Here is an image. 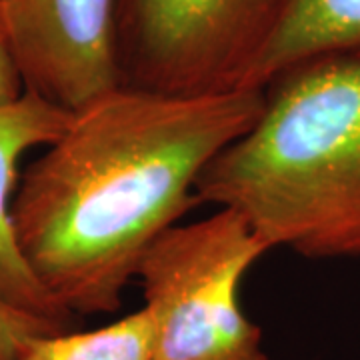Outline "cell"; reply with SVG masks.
I'll return each instance as SVG.
<instances>
[{"instance_id":"obj_3","label":"cell","mask_w":360,"mask_h":360,"mask_svg":"<svg viewBox=\"0 0 360 360\" xmlns=\"http://www.w3.org/2000/svg\"><path fill=\"white\" fill-rule=\"evenodd\" d=\"M272 250L232 208L167 231L139 269L155 360H269L240 307L248 269Z\"/></svg>"},{"instance_id":"obj_5","label":"cell","mask_w":360,"mask_h":360,"mask_svg":"<svg viewBox=\"0 0 360 360\" xmlns=\"http://www.w3.org/2000/svg\"><path fill=\"white\" fill-rule=\"evenodd\" d=\"M26 92L77 112L120 86L116 0H0Z\"/></svg>"},{"instance_id":"obj_9","label":"cell","mask_w":360,"mask_h":360,"mask_svg":"<svg viewBox=\"0 0 360 360\" xmlns=\"http://www.w3.org/2000/svg\"><path fill=\"white\" fill-rule=\"evenodd\" d=\"M60 330L28 316L0 300V360H20V352L34 336L58 335Z\"/></svg>"},{"instance_id":"obj_7","label":"cell","mask_w":360,"mask_h":360,"mask_svg":"<svg viewBox=\"0 0 360 360\" xmlns=\"http://www.w3.org/2000/svg\"><path fill=\"white\" fill-rule=\"evenodd\" d=\"M333 56H360V0H290L245 89H264L295 66Z\"/></svg>"},{"instance_id":"obj_2","label":"cell","mask_w":360,"mask_h":360,"mask_svg":"<svg viewBox=\"0 0 360 360\" xmlns=\"http://www.w3.org/2000/svg\"><path fill=\"white\" fill-rule=\"evenodd\" d=\"M196 196L240 212L270 248L359 258L360 56L270 80L255 127L210 160Z\"/></svg>"},{"instance_id":"obj_1","label":"cell","mask_w":360,"mask_h":360,"mask_svg":"<svg viewBox=\"0 0 360 360\" xmlns=\"http://www.w3.org/2000/svg\"><path fill=\"white\" fill-rule=\"evenodd\" d=\"M262 108L264 89L118 86L72 112L14 193V236L30 270L75 316L118 310L150 246L200 205L202 170Z\"/></svg>"},{"instance_id":"obj_4","label":"cell","mask_w":360,"mask_h":360,"mask_svg":"<svg viewBox=\"0 0 360 360\" xmlns=\"http://www.w3.org/2000/svg\"><path fill=\"white\" fill-rule=\"evenodd\" d=\"M290 0H116L120 86L160 94L245 89Z\"/></svg>"},{"instance_id":"obj_10","label":"cell","mask_w":360,"mask_h":360,"mask_svg":"<svg viewBox=\"0 0 360 360\" xmlns=\"http://www.w3.org/2000/svg\"><path fill=\"white\" fill-rule=\"evenodd\" d=\"M22 94H25V84L14 60L11 40L2 18V8H0V104L13 103Z\"/></svg>"},{"instance_id":"obj_8","label":"cell","mask_w":360,"mask_h":360,"mask_svg":"<svg viewBox=\"0 0 360 360\" xmlns=\"http://www.w3.org/2000/svg\"><path fill=\"white\" fill-rule=\"evenodd\" d=\"M20 360H155V330L144 309L90 333L34 336Z\"/></svg>"},{"instance_id":"obj_6","label":"cell","mask_w":360,"mask_h":360,"mask_svg":"<svg viewBox=\"0 0 360 360\" xmlns=\"http://www.w3.org/2000/svg\"><path fill=\"white\" fill-rule=\"evenodd\" d=\"M70 118L72 112L26 90L13 103L0 104V300L60 333H70L77 316L44 288L22 257L14 236L13 200L18 160L30 148L52 144Z\"/></svg>"}]
</instances>
